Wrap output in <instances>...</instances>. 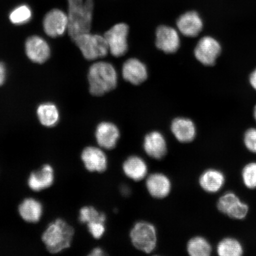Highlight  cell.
<instances>
[{"mask_svg":"<svg viewBox=\"0 0 256 256\" xmlns=\"http://www.w3.org/2000/svg\"><path fill=\"white\" fill-rule=\"evenodd\" d=\"M225 182V175L222 171L215 168H210L204 171L199 179L201 188L210 194L219 192L223 188Z\"/></svg>","mask_w":256,"mask_h":256,"instance_id":"cell-22","label":"cell"},{"mask_svg":"<svg viewBox=\"0 0 256 256\" xmlns=\"http://www.w3.org/2000/svg\"><path fill=\"white\" fill-rule=\"evenodd\" d=\"M88 79L90 92L92 95L100 96L116 87L118 75L111 64L98 62L90 67Z\"/></svg>","mask_w":256,"mask_h":256,"instance_id":"cell-3","label":"cell"},{"mask_svg":"<svg viewBox=\"0 0 256 256\" xmlns=\"http://www.w3.org/2000/svg\"><path fill=\"white\" fill-rule=\"evenodd\" d=\"M6 78V66L2 62H0V86L4 84Z\"/></svg>","mask_w":256,"mask_h":256,"instance_id":"cell-31","label":"cell"},{"mask_svg":"<svg viewBox=\"0 0 256 256\" xmlns=\"http://www.w3.org/2000/svg\"><path fill=\"white\" fill-rule=\"evenodd\" d=\"M32 18V11L30 6L22 4L10 12L9 19L12 24L22 25L28 24Z\"/></svg>","mask_w":256,"mask_h":256,"instance_id":"cell-27","label":"cell"},{"mask_svg":"<svg viewBox=\"0 0 256 256\" xmlns=\"http://www.w3.org/2000/svg\"><path fill=\"white\" fill-rule=\"evenodd\" d=\"M134 248L146 254H151L158 244V232L151 222L140 220L134 224L130 232Z\"/></svg>","mask_w":256,"mask_h":256,"instance_id":"cell-4","label":"cell"},{"mask_svg":"<svg viewBox=\"0 0 256 256\" xmlns=\"http://www.w3.org/2000/svg\"><path fill=\"white\" fill-rule=\"evenodd\" d=\"M26 54L32 62L43 64L49 58L50 50L46 40L38 36L28 38L25 44Z\"/></svg>","mask_w":256,"mask_h":256,"instance_id":"cell-16","label":"cell"},{"mask_svg":"<svg viewBox=\"0 0 256 256\" xmlns=\"http://www.w3.org/2000/svg\"><path fill=\"white\" fill-rule=\"evenodd\" d=\"M86 59L94 60L107 55L108 47L104 37L90 33L78 35L73 40Z\"/></svg>","mask_w":256,"mask_h":256,"instance_id":"cell-5","label":"cell"},{"mask_svg":"<svg viewBox=\"0 0 256 256\" xmlns=\"http://www.w3.org/2000/svg\"><path fill=\"white\" fill-rule=\"evenodd\" d=\"M243 140L246 148L256 154V128H252L246 130Z\"/></svg>","mask_w":256,"mask_h":256,"instance_id":"cell-29","label":"cell"},{"mask_svg":"<svg viewBox=\"0 0 256 256\" xmlns=\"http://www.w3.org/2000/svg\"><path fill=\"white\" fill-rule=\"evenodd\" d=\"M122 76L124 78L131 84L138 85L146 81L148 72L144 63L136 58H131L124 64Z\"/></svg>","mask_w":256,"mask_h":256,"instance_id":"cell-21","label":"cell"},{"mask_svg":"<svg viewBox=\"0 0 256 256\" xmlns=\"http://www.w3.org/2000/svg\"><path fill=\"white\" fill-rule=\"evenodd\" d=\"M106 255L105 252L100 248H96L89 252V256H104Z\"/></svg>","mask_w":256,"mask_h":256,"instance_id":"cell-32","label":"cell"},{"mask_svg":"<svg viewBox=\"0 0 256 256\" xmlns=\"http://www.w3.org/2000/svg\"><path fill=\"white\" fill-rule=\"evenodd\" d=\"M146 187L150 196L156 200H162L171 193L172 184L167 175L156 172L147 176Z\"/></svg>","mask_w":256,"mask_h":256,"instance_id":"cell-10","label":"cell"},{"mask_svg":"<svg viewBox=\"0 0 256 256\" xmlns=\"http://www.w3.org/2000/svg\"><path fill=\"white\" fill-rule=\"evenodd\" d=\"M88 232L94 239L103 238L106 230L105 222H97L87 225Z\"/></svg>","mask_w":256,"mask_h":256,"instance_id":"cell-30","label":"cell"},{"mask_svg":"<svg viewBox=\"0 0 256 256\" xmlns=\"http://www.w3.org/2000/svg\"><path fill=\"white\" fill-rule=\"evenodd\" d=\"M38 120L43 126L52 128L60 120V112L56 106L50 103L43 104L37 110Z\"/></svg>","mask_w":256,"mask_h":256,"instance_id":"cell-23","label":"cell"},{"mask_svg":"<svg viewBox=\"0 0 256 256\" xmlns=\"http://www.w3.org/2000/svg\"><path fill=\"white\" fill-rule=\"evenodd\" d=\"M179 31L184 36L190 38L196 37L202 30V19L197 12H188L181 15L177 21Z\"/></svg>","mask_w":256,"mask_h":256,"instance_id":"cell-18","label":"cell"},{"mask_svg":"<svg viewBox=\"0 0 256 256\" xmlns=\"http://www.w3.org/2000/svg\"><path fill=\"white\" fill-rule=\"evenodd\" d=\"M156 46L166 54H174L180 46V37L174 28L160 26L156 31Z\"/></svg>","mask_w":256,"mask_h":256,"instance_id":"cell-15","label":"cell"},{"mask_svg":"<svg viewBox=\"0 0 256 256\" xmlns=\"http://www.w3.org/2000/svg\"><path fill=\"white\" fill-rule=\"evenodd\" d=\"M222 53V46L215 38L210 36L202 38L194 50V56L204 66H212Z\"/></svg>","mask_w":256,"mask_h":256,"instance_id":"cell-8","label":"cell"},{"mask_svg":"<svg viewBox=\"0 0 256 256\" xmlns=\"http://www.w3.org/2000/svg\"><path fill=\"white\" fill-rule=\"evenodd\" d=\"M217 208L225 215L239 220L244 219L249 210L248 204L242 201L232 192H226L220 198L217 202Z\"/></svg>","mask_w":256,"mask_h":256,"instance_id":"cell-6","label":"cell"},{"mask_svg":"<svg viewBox=\"0 0 256 256\" xmlns=\"http://www.w3.org/2000/svg\"><path fill=\"white\" fill-rule=\"evenodd\" d=\"M249 82L250 83L252 87L256 91V68L252 72L250 76Z\"/></svg>","mask_w":256,"mask_h":256,"instance_id":"cell-33","label":"cell"},{"mask_svg":"<svg viewBox=\"0 0 256 256\" xmlns=\"http://www.w3.org/2000/svg\"><path fill=\"white\" fill-rule=\"evenodd\" d=\"M81 160L87 170L102 174L108 168V158L104 150L100 146H88L81 154Z\"/></svg>","mask_w":256,"mask_h":256,"instance_id":"cell-9","label":"cell"},{"mask_svg":"<svg viewBox=\"0 0 256 256\" xmlns=\"http://www.w3.org/2000/svg\"><path fill=\"white\" fill-rule=\"evenodd\" d=\"M68 16L60 9H53L44 16L43 26L48 36L56 38L62 36L68 30Z\"/></svg>","mask_w":256,"mask_h":256,"instance_id":"cell-11","label":"cell"},{"mask_svg":"<svg viewBox=\"0 0 256 256\" xmlns=\"http://www.w3.org/2000/svg\"><path fill=\"white\" fill-rule=\"evenodd\" d=\"M107 217L104 212H100L92 206H84L79 211L78 220L80 223L92 224L97 222H106Z\"/></svg>","mask_w":256,"mask_h":256,"instance_id":"cell-26","label":"cell"},{"mask_svg":"<svg viewBox=\"0 0 256 256\" xmlns=\"http://www.w3.org/2000/svg\"><path fill=\"white\" fill-rule=\"evenodd\" d=\"M74 234L72 226L62 218H56L48 224L41 239L48 252L56 254L71 247Z\"/></svg>","mask_w":256,"mask_h":256,"instance_id":"cell-1","label":"cell"},{"mask_svg":"<svg viewBox=\"0 0 256 256\" xmlns=\"http://www.w3.org/2000/svg\"><path fill=\"white\" fill-rule=\"evenodd\" d=\"M95 138L100 148L106 150H113L120 138V131L116 124L110 122H103L96 128Z\"/></svg>","mask_w":256,"mask_h":256,"instance_id":"cell-13","label":"cell"},{"mask_svg":"<svg viewBox=\"0 0 256 256\" xmlns=\"http://www.w3.org/2000/svg\"><path fill=\"white\" fill-rule=\"evenodd\" d=\"M216 252L220 256H240L244 252V248L238 240L226 238L220 242Z\"/></svg>","mask_w":256,"mask_h":256,"instance_id":"cell-24","label":"cell"},{"mask_svg":"<svg viewBox=\"0 0 256 256\" xmlns=\"http://www.w3.org/2000/svg\"><path fill=\"white\" fill-rule=\"evenodd\" d=\"M122 170L128 178L134 182H140L148 176V166L140 156L133 155L128 156L122 164Z\"/></svg>","mask_w":256,"mask_h":256,"instance_id":"cell-17","label":"cell"},{"mask_svg":"<svg viewBox=\"0 0 256 256\" xmlns=\"http://www.w3.org/2000/svg\"><path fill=\"white\" fill-rule=\"evenodd\" d=\"M18 212L26 222L36 224L40 222L44 214V206L34 198H25L18 207Z\"/></svg>","mask_w":256,"mask_h":256,"instance_id":"cell-19","label":"cell"},{"mask_svg":"<svg viewBox=\"0 0 256 256\" xmlns=\"http://www.w3.org/2000/svg\"><path fill=\"white\" fill-rule=\"evenodd\" d=\"M68 31L73 40L80 34L89 33L91 30L94 0H68Z\"/></svg>","mask_w":256,"mask_h":256,"instance_id":"cell-2","label":"cell"},{"mask_svg":"<svg viewBox=\"0 0 256 256\" xmlns=\"http://www.w3.org/2000/svg\"><path fill=\"white\" fill-rule=\"evenodd\" d=\"M254 117L255 120L256 121V104L254 108Z\"/></svg>","mask_w":256,"mask_h":256,"instance_id":"cell-34","label":"cell"},{"mask_svg":"<svg viewBox=\"0 0 256 256\" xmlns=\"http://www.w3.org/2000/svg\"><path fill=\"white\" fill-rule=\"evenodd\" d=\"M171 130L175 138L182 143H190L194 140L196 128L188 118H178L172 121Z\"/></svg>","mask_w":256,"mask_h":256,"instance_id":"cell-20","label":"cell"},{"mask_svg":"<svg viewBox=\"0 0 256 256\" xmlns=\"http://www.w3.org/2000/svg\"><path fill=\"white\" fill-rule=\"evenodd\" d=\"M128 33L129 28L126 24L114 25L106 32L104 37L112 56L120 57L126 53Z\"/></svg>","mask_w":256,"mask_h":256,"instance_id":"cell-7","label":"cell"},{"mask_svg":"<svg viewBox=\"0 0 256 256\" xmlns=\"http://www.w3.org/2000/svg\"><path fill=\"white\" fill-rule=\"evenodd\" d=\"M143 150L150 158L162 160L167 154L168 143L161 132L156 130L152 131L144 137Z\"/></svg>","mask_w":256,"mask_h":256,"instance_id":"cell-14","label":"cell"},{"mask_svg":"<svg viewBox=\"0 0 256 256\" xmlns=\"http://www.w3.org/2000/svg\"><path fill=\"white\" fill-rule=\"evenodd\" d=\"M242 177L243 184L249 190L256 188V162L246 165L242 170Z\"/></svg>","mask_w":256,"mask_h":256,"instance_id":"cell-28","label":"cell"},{"mask_svg":"<svg viewBox=\"0 0 256 256\" xmlns=\"http://www.w3.org/2000/svg\"><path fill=\"white\" fill-rule=\"evenodd\" d=\"M55 181V171L52 166L46 164L31 172L27 184L28 188L34 192H40L50 188Z\"/></svg>","mask_w":256,"mask_h":256,"instance_id":"cell-12","label":"cell"},{"mask_svg":"<svg viewBox=\"0 0 256 256\" xmlns=\"http://www.w3.org/2000/svg\"><path fill=\"white\" fill-rule=\"evenodd\" d=\"M186 249L188 255L191 256H209L212 252L210 242L200 236H194L190 239Z\"/></svg>","mask_w":256,"mask_h":256,"instance_id":"cell-25","label":"cell"}]
</instances>
